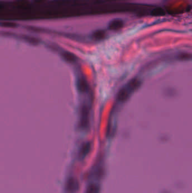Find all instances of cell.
Here are the masks:
<instances>
[{"instance_id": "obj_11", "label": "cell", "mask_w": 192, "mask_h": 193, "mask_svg": "<svg viewBox=\"0 0 192 193\" xmlns=\"http://www.w3.org/2000/svg\"><path fill=\"white\" fill-rule=\"evenodd\" d=\"M5 27H15V24L13 23H5L3 24Z\"/></svg>"}, {"instance_id": "obj_9", "label": "cell", "mask_w": 192, "mask_h": 193, "mask_svg": "<svg viewBox=\"0 0 192 193\" xmlns=\"http://www.w3.org/2000/svg\"><path fill=\"white\" fill-rule=\"evenodd\" d=\"M75 184H76V182H75L74 180H70V181H69V183L68 184V190H70V191H72V187H73V191L74 190V188L73 187H74V185Z\"/></svg>"}, {"instance_id": "obj_12", "label": "cell", "mask_w": 192, "mask_h": 193, "mask_svg": "<svg viewBox=\"0 0 192 193\" xmlns=\"http://www.w3.org/2000/svg\"><path fill=\"white\" fill-rule=\"evenodd\" d=\"M34 1H35L36 2H39H39H44L45 0H34Z\"/></svg>"}, {"instance_id": "obj_6", "label": "cell", "mask_w": 192, "mask_h": 193, "mask_svg": "<svg viewBox=\"0 0 192 193\" xmlns=\"http://www.w3.org/2000/svg\"><path fill=\"white\" fill-rule=\"evenodd\" d=\"M63 57L67 61L69 62H74L76 60V57L72 53L66 52L63 54Z\"/></svg>"}, {"instance_id": "obj_5", "label": "cell", "mask_w": 192, "mask_h": 193, "mask_svg": "<svg viewBox=\"0 0 192 193\" xmlns=\"http://www.w3.org/2000/svg\"><path fill=\"white\" fill-rule=\"evenodd\" d=\"M140 84V83L138 80H137L136 79H134L129 83L126 89L130 92L138 88L139 87Z\"/></svg>"}, {"instance_id": "obj_7", "label": "cell", "mask_w": 192, "mask_h": 193, "mask_svg": "<svg viewBox=\"0 0 192 193\" xmlns=\"http://www.w3.org/2000/svg\"><path fill=\"white\" fill-rule=\"evenodd\" d=\"M105 32L102 30H98L96 31L93 33V37L97 40H101L104 39L105 37Z\"/></svg>"}, {"instance_id": "obj_4", "label": "cell", "mask_w": 192, "mask_h": 193, "mask_svg": "<svg viewBox=\"0 0 192 193\" xmlns=\"http://www.w3.org/2000/svg\"><path fill=\"white\" fill-rule=\"evenodd\" d=\"M130 92L126 88L122 89L119 91L118 94V99L119 101H125L126 100L129 96Z\"/></svg>"}, {"instance_id": "obj_3", "label": "cell", "mask_w": 192, "mask_h": 193, "mask_svg": "<svg viewBox=\"0 0 192 193\" xmlns=\"http://www.w3.org/2000/svg\"><path fill=\"white\" fill-rule=\"evenodd\" d=\"M77 87L79 88V90L81 92H85L88 89V84L86 81L84 79H80L78 81Z\"/></svg>"}, {"instance_id": "obj_8", "label": "cell", "mask_w": 192, "mask_h": 193, "mask_svg": "<svg viewBox=\"0 0 192 193\" xmlns=\"http://www.w3.org/2000/svg\"><path fill=\"white\" fill-rule=\"evenodd\" d=\"M152 14L154 16L163 15L165 14V11L162 8H156L152 10Z\"/></svg>"}, {"instance_id": "obj_1", "label": "cell", "mask_w": 192, "mask_h": 193, "mask_svg": "<svg viewBox=\"0 0 192 193\" xmlns=\"http://www.w3.org/2000/svg\"><path fill=\"white\" fill-rule=\"evenodd\" d=\"M88 123V110L86 106H83L81 110V127L85 128L87 127Z\"/></svg>"}, {"instance_id": "obj_2", "label": "cell", "mask_w": 192, "mask_h": 193, "mask_svg": "<svg viewBox=\"0 0 192 193\" xmlns=\"http://www.w3.org/2000/svg\"><path fill=\"white\" fill-rule=\"evenodd\" d=\"M124 26L123 21L119 19H115L110 22L108 25L109 30L112 31H118Z\"/></svg>"}, {"instance_id": "obj_10", "label": "cell", "mask_w": 192, "mask_h": 193, "mask_svg": "<svg viewBox=\"0 0 192 193\" xmlns=\"http://www.w3.org/2000/svg\"><path fill=\"white\" fill-rule=\"evenodd\" d=\"M90 147V145L89 144H86V145H85L83 147V149H82V153L83 154H86V153L88 152V151L89 150V149Z\"/></svg>"}]
</instances>
